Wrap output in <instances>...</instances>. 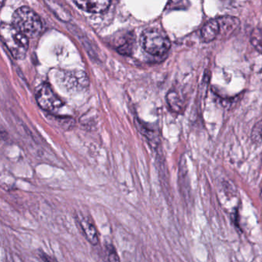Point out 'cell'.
I'll list each match as a JSON object with an SVG mask.
<instances>
[{
	"label": "cell",
	"instance_id": "6da1fadb",
	"mask_svg": "<svg viewBox=\"0 0 262 262\" xmlns=\"http://www.w3.org/2000/svg\"><path fill=\"white\" fill-rule=\"evenodd\" d=\"M13 26L27 38H35L42 30V22L39 15L30 7H22L13 13Z\"/></svg>",
	"mask_w": 262,
	"mask_h": 262
},
{
	"label": "cell",
	"instance_id": "7a4b0ae2",
	"mask_svg": "<svg viewBox=\"0 0 262 262\" xmlns=\"http://www.w3.org/2000/svg\"><path fill=\"white\" fill-rule=\"evenodd\" d=\"M1 39L13 57L25 58L29 49V39L24 33L10 24H3L0 29Z\"/></svg>",
	"mask_w": 262,
	"mask_h": 262
},
{
	"label": "cell",
	"instance_id": "3957f363",
	"mask_svg": "<svg viewBox=\"0 0 262 262\" xmlns=\"http://www.w3.org/2000/svg\"><path fill=\"white\" fill-rule=\"evenodd\" d=\"M144 50L152 56H163L171 47L169 38L163 30L158 28L147 29L141 36Z\"/></svg>",
	"mask_w": 262,
	"mask_h": 262
},
{
	"label": "cell",
	"instance_id": "277c9868",
	"mask_svg": "<svg viewBox=\"0 0 262 262\" xmlns=\"http://www.w3.org/2000/svg\"><path fill=\"white\" fill-rule=\"evenodd\" d=\"M36 101L42 110L53 111L60 108L63 102L48 84H41L36 90Z\"/></svg>",
	"mask_w": 262,
	"mask_h": 262
},
{
	"label": "cell",
	"instance_id": "5b68a950",
	"mask_svg": "<svg viewBox=\"0 0 262 262\" xmlns=\"http://www.w3.org/2000/svg\"><path fill=\"white\" fill-rule=\"evenodd\" d=\"M76 222L80 226L85 238L93 245H97L99 242V233L93 220L82 213H78L76 216Z\"/></svg>",
	"mask_w": 262,
	"mask_h": 262
},
{
	"label": "cell",
	"instance_id": "8992f818",
	"mask_svg": "<svg viewBox=\"0 0 262 262\" xmlns=\"http://www.w3.org/2000/svg\"><path fill=\"white\" fill-rule=\"evenodd\" d=\"M219 23V39L230 37L240 26V20L231 16H223L217 18Z\"/></svg>",
	"mask_w": 262,
	"mask_h": 262
},
{
	"label": "cell",
	"instance_id": "52a82bcc",
	"mask_svg": "<svg viewBox=\"0 0 262 262\" xmlns=\"http://www.w3.org/2000/svg\"><path fill=\"white\" fill-rule=\"evenodd\" d=\"M62 80L69 90H81L88 86V78L86 74L82 71L69 72L64 75Z\"/></svg>",
	"mask_w": 262,
	"mask_h": 262
},
{
	"label": "cell",
	"instance_id": "ba28073f",
	"mask_svg": "<svg viewBox=\"0 0 262 262\" xmlns=\"http://www.w3.org/2000/svg\"><path fill=\"white\" fill-rule=\"evenodd\" d=\"M79 8L91 13H101L106 11L110 7V1H75Z\"/></svg>",
	"mask_w": 262,
	"mask_h": 262
},
{
	"label": "cell",
	"instance_id": "9c48e42d",
	"mask_svg": "<svg viewBox=\"0 0 262 262\" xmlns=\"http://www.w3.org/2000/svg\"><path fill=\"white\" fill-rule=\"evenodd\" d=\"M201 35L206 42H211L219 39V28L217 18L210 19L202 27Z\"/></svg>",
	"mask_w": 262,
	"mask_h": 262
},
{
	"label": "cell",
	"instance_id": "30bf717a",
	"mask_svg": "<svg viewBox=\"0 0 262 262\" xmlns=\"http://www.w3.org/2000/svg\"><path fill=\"white\" fill-rule=\"evenodd\" d=\"M134 36L130 34V33H128V34L122 36V38L119 39L116 49H117L118 52H119L120 54L129 56V55H131L132 53H133V48H134Z\"/></svg>",
	"mask_w": 262,
	"mask_h": 262
},
{
	"label": "cell",
	"instance_id": "8fae6325",
	"mask_svg": "<svg viewBox=\"0 0 262 262\" xmlns=\"http://www.w3.org/2000/svg\"><path fill=\"white\" fill-rule=\"evenodd\" d=\"M251 42L255 50L262 54V28H256L251 32Z\"/></svg>",
	"mask_w": 262,
	"mask_h": 262
},
{
	"label": "cell",
	"instance_id": "7c38bea8",
	"mask_svg": "<svg viewBox=\"0 0 262 262\" xmlns=\"http://www.w3.org/2000/svg\"><path fill=\"white\" fill-rule=\"evenodd\" d=\"M167 101L170 108L174 112H179L182 110V101L176 92L171 91L167 96Z\"/></svg>",
	"mask_w": 262,
	"mask_h": 262
},
{
	"label": "cell",
	"instance_id": "4fadbf2b",
	"mask_svg": "<svg viewBox=\"0 0 262 262\" xmlns=\"http://www.w3.org/2000/svg\"><path fill=\"white\" fill-rule=\"evenodd\" d=\"M105 262H120L117 251L112 244L105 245Z\"/></svg>",
	"mask_w": 262,
	"mask_h": 262
},
{
	"label": "cell",
	"instance_id": "5bb4252c",
	"mask_svg": "<svg viewBox=\"0 0 262 262\" xmlns=\"http://www.w3.org/2000/svg\"><path fill=\"white\" fill-rule=\"evenodd\" d=\"M252 140L255 143H260L262 142V121L259 122L257 125L254 126V129L251 134Z\"/></svg>",
	"mask_w": 262,
	"mask_h": 262
},
{
	"label": "cell",
	"instance_id": "9a60e30c",
	"mask_svg": "<svg viewBox=\"0 0 262 262\" xmlns=\"http://www.w3.org/2000/svg\"><path fill=\"white\" fill-rule=\"evenodd\" d=\"M39 257H41L43 262H58L56 258H55L53 256L49 255L48 254L43 252V251H41L40 254H39Z\"/></svg>",
	"mask_w": 262,
	"mask_h": 262
}]
</instances>
